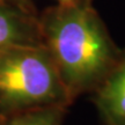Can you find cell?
Wrapping results in <instances>:
<instances>
[{"mask_svg":"<svg viewBox=\"0 0 125 125\" xmlns=\"http://www.w3.org/2000/svg\"><path fill=\"white\" fill-rule=\"evenodd\" d=\"M92 2L57 4L40 13L42 44L72 101L83 93H93L124 54Z\"/></svg>","mask_w":125,"mask_h":125,"instance_id":"6da1fadb","label":"cell"},{"mask_svg":"<svg viewBox=\"0 0 125 125\" xmlns=\"http://www.w3.org/2000/svg\"><path fill=\"white\" fill-rule=\"evenodd\" d=\"M72 102L48 50L41 44L0 51V116Z\"/></svg>","mask_w":125,"mask_h":125,"instance_id":"7a4b0ae2","label":"cell"},{"mask_svg":"<svg viewBox=\"0 0 125 125\" xmlns=\"http://www.w3.org/2000/svg\"><path fill=\"white\" fill-rule=\"evenodd\" d=\"M41 43L40 13L32 0H0V51Z\"/></svg>","mask_w":125,"mask_h":125,"instance_id":"3957f363","label":"cell"},{"mask_svg":"<svg viewBox=\"0 0 125 125\" xmlns=\"http://www.w3.org/2000/svg\"><path fill=\"white\" fill-rule=\"evenodd\" d=\"M93 93L105 125H125V49L118 65Z\"/></svg>","mask_w":125,"mask_h":125,"instance_id":"277c9868","label":"cell"},{"mask_svg":"<svg viewBox=\"0 0 125 125\" xmlns=\"http://www.w3.org/2000/svg\"><path fill=\"white\" fill-rule=\"evenodd\" d=\"M66 105H51L37 108L12 115L6 125H60Z\"/></svg>","mask_w":125,"mask_h":125,"instance_id":"5b68a950","label":"cell"},{"mask_svg":"<svg viewBox=\"0 0 125 125\" xmlns=\"http://www.w3.org/2000/svg\"><path fill=\"white\" fill-rule=\"evenodd\" d=\"M58 4H68V2H74V1H79V0H57Z\"/></svg>","mask_w":125,"mask_h":125,"instance_id":"8992f818","label":"cell"}]
</instances>
